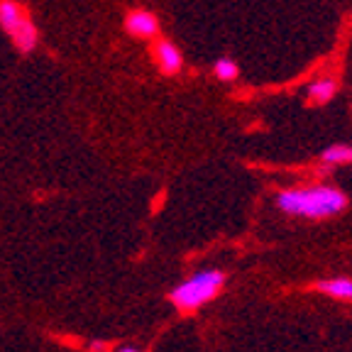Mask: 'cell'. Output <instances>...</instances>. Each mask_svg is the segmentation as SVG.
<instances>
[{
  "label": "cell",
  "mask_w": 352,
  "mask_h": 352,
  "mask_svg": "<svg viewBox=\"0 0 352 352\" xmlns=\"http://www.w3.org/2000/svg\"><path fill=\"white\" fill-rule=\"evenodd\" d=\"M10 37H12V44H15L20 52H32L39 42V32H37V28H34V22L30 20V17H25V20L12 30Z\"/></svg>",
  "instance_id": "5"
},
{
  "label": "cell",
  "mask_w": 352,
  "mask_h": 352,
  "mask_svg": "<svg viewBox=\"0 0 352 352\" xmlns=\"http://www.w3.org/2000/svg\"><path fill=\"white\" fill-rule=\"evenodd\" d=\"M88 350H91V352H108V345H105V342H100V340H94L91 345H88Z\"/></svg>",
  "instance_id": "11"
},
{
  "label": "cell",
  "mask_w": 352,
  "mask_h": 352,
  "mask_svg": "<svg viewBox=\"0 0 352 352\" xmlns=\"http://www.w3.org/2000/svg\"><path fill=\"white\" fill-rule=\"evenodd\" d=\"M154 56H157V64H160V69L164 74H179L182 72V64H184V56L182 52L176 50L174 44L166 42V39H162V42L154 44Z\"/></svg>",
  "instance_id": "4"
},
{
  "label": "cell",
  "mask_w": 352,
  "mask_h": 352,
  "mask_svg": "<svg viewBox=\"0 0 352 352\" xmlns=\"http://www.w3.org/2000/svg\"><path fill=\"white\" fill-rule=\"evenodd\" d=\"M320 160L325 164H352V147L350 144H333L320 154Z\"/></svg>",
  "instance_id": "9"
},
{
  "label": "cell",
  "mask_w": 352,
  "mask_h": 352,
  "mask_svg": "<svg viewBox=\"0 0 352 352\" xmlns=\"http://www.w3.org/2000/svg\"><path fill=\"white\" fill-rule=\"evenodd\" d=\"M276 206L289 215L320 220L342 213L347 206V198L345 193L333 186H308V188H292V191L279 193Z\"/></svg>",
  "instance_id": "1"
},
{
  "label": "cell",
  "mask_w": 352,
  "mask_h": 352,
  "mask_svg": "<svg viewBox=\"0 0 352 352\" xmlns=\"http://www.w3.org/2000/svg\"><path fill=\"white\" fill-rule=\"evenodd\" d=\"M125 28H127V32H130L132 37L147 39V37H154V34L160 32V20H157V17H154L152 12H147V10H135V12H130V15H127Z\"/></svg>",
  "instance_id": "3"
},
{
  "label": "cell",
  "mask_w": 352,
  "mask_h": 352,
  "mask_svg": "<svg viewBox=\"0 0 352 352\" xmlns=\"http://www.w3.org/2000/svg\"><path fill=\"white\" fill-rule=\"evenodd\" d=\"M116 352H142V350H138V347H132V345H122V347H118Z\"/></svg>",
  "instance_id": "12"
},
{
  "label": "cell",
  "mask_w": 352,
  "mask_h": 352,
  "mask_svg": "<svg viewBox=\"0 0 352 352\" xmlns=\"http://www.w3.org/2000/svg\"><path fill=\"white\" fill-rule=\"evenodd\" d=\"M25 17H28V12L22 10L20 3H15V0H0V28L6 30L8 34H10Z\"/></svg>",
  "instance_id": "7"
},
{
  "label": "cell",
  "mask_w": 352,
  "mask_h": 352,
  "mask_svg": "<svg viewBox=\"0 0 352 352\" xmlns=\"http://www.w3.org/2000/svg\"><path fill=\"white\" fill-rule=\"evenodd\" d=\"M226 286V274L218 270H204L191 274L186 281L171 289L169 301L174 303L179 311H196V308L206 306L208 301H213Z\"/></svg>",
  "instance_id": "2"
},
{
  "label": "cell",
  "mask_w": 352,
  "mask_h": 352,
  "mask_svg": "<svg viewBox=\"0 0 352 352\" xmlns=\"http://www.w3.org/2000/svg\"><path fill=\"white\" fill-rule=\"evenodd\" d=\"M320 294H328L330 298H340V301H352V279L338 276V279H323L316 284Z\"/></svg>",
  "instance_id": "6"
},
{
  "label": "cell",
  "mask_w": 352,
  "mask_h": 352,
  "mask_svg": "<svg viewBox=\"0 0 352 352\" xmlns=\"http://www.w3.org/2000/svg\"><path fill=\"white\" fill-rule=\"evenodd\" d=\"M215 76L220 78V81H232V78H237V74H240V69H237V64L232 59H218L213 66Z\"/></svg>",
  "instance_id": "10"
},
{
  "label": "cell",
  "mask_w": 352,
  "mask_h": 352,
  "mask_svg": "<svg viewBox=\"0 0 352 352\" xmlns=\"http://www.w3.org/2000/svg\"><path fill=\"white\" fill-rule=\"evenodd\" d=\"M336 81L333 78H320V81H314L311 86H308V100L311 103H328L333 96H336Z\"/></svg>",
  "instance_id": "8"
}]
</instances>
